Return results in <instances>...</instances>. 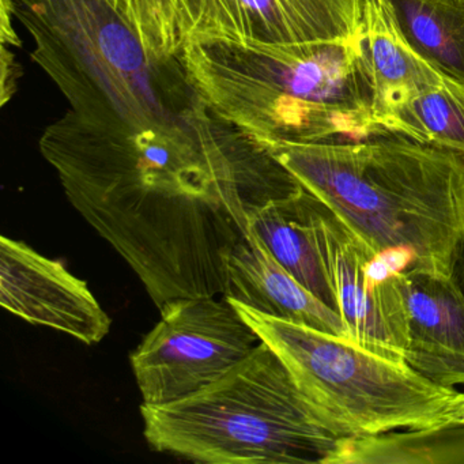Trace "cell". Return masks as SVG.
<instances>
[{
  "instance_id": "17",
  "label": "cell",
  "mask_w": 464,
  "mask_h": 464,
  "mask_svg": "<svg viewBox=\"0 0 464 464\" xmlns=\"http://www.w3.org/2000/svg\"><path fill=\"white\" fill-rule=\"evenodd\" d=\"M143 40L162 61L179 58L188 44L192 29V0H135Z\"/></svg>"
},
{
  "instance_id": "16",
  "label": "cell",
  "mask_w": 464,
  "mask_h": 464,
  "mask_svg": "<svg viewBox=\"0 0 464 464\" xmlns=\"http://www.w3.org/2000/svg\"><path fill=\"white\" fill-rule=\"evenodd\" d=\"M464 463V423L355 437L343 464Z\"/></svg>"
},
{
  "instance_id": "10",
  "label": "cell",
  "mask_w": 464,
  "mask_h": 464,
  "mask_svg": "<svg viewBox=\"0 0 464 464\" xmlns=\"http://www.w3.org/2000/svg\"><path fill=\"white\" fill-rule=\"evenodd\" d=\"M407 311L404 362L434 384L464 387V293L452 276L410 267L399 274Z\"/></svg>"
},
{
  "instance_id": "6",
  "label": "cell",
  "mask_w": 464,
  "mask_h": 464,
  "mask_svg": "<svg viewBox=\"0 0 464 464\" xmlns=\"http://www.w3.org/2000/svg\"><path fill=\"white\" fill-rule=\"evenodd\" d=\"M130 355L142 403L188 398L221 379L260 343L225 295L179 298Z\"/></svg>"
},
{
  "instance_id": "2",
  "label": "cell",
  "mask_w": 464,
  "mask_h": 464,
  "mask_svg": "<svg viewBox=\"0 0 464 464\" xmlns=\"http://www.w3.org/2000/svg\"><path fill=\"white\" fill-rule=\"evenodd\" d=\"M268 151L374 252L452 276L464 252V157L395 132Z\"/></svg>"
},
{
  "instance_id": "15",
  "label": "cell",
  "mask_w": 464,
  "mask_h": 464,
  "mask_svg": "<svg viewBox=\"0 0 464 464\" xmlns=\"http://www.w3.org/2000/svg\"><path fill=\"white\" fill-rule=\"evenodd\" d=\"M384 130L464 157V83L450 78L423 89L390 116Z\"/></svg>"
},
{
  "instance_id": "8",
  "label": "cell",
  "mask_w": 464,
  "mask_h": 464,
  "mask_svg": "<svg viewBox=\"0 0 464 464\" xmlns=\"http://www.w3.org/2000/svg\"><path fill=\"white\" fill-rule=\"evenodd\" d=\"M188 43L349 42L362 0H192Z\"/></svg>"
},
{
  "instance_id": "11",
  "label": "cell",
  "mask_w": 464,
  "mask_h": 464,
  "mask_svg": "<svg viewBox=\"0 0 464 464\" xmlns=\"http://www.w3.org/2000/svg\"><path fill=\"white\" fill-rule=\"evenodd\" d=\"M354 40L371 83L373 118L382 130L390 116L415 94L450 78L407 42L388 0H362Z\"/></svg>"
},
{
  "instance_id": "18",
  "label": "cell",
  "mask_w": 464,
  "mask_h": 464,
  "mask_svg": "<svg viewBox=\"0 0 464 464\" xmlns=\"http://www.w3.org/2000/svg\"><path fill=\"white\" fill-rule=\"evenodd\" d=\"M453 278L458 282L459 287L461 292L464 293V252L461 254L460 259L456 263L455 268H453Z\"/></svg>"
},
{
  "instance_id": "9",
  "label": "cell",
  "mask_w": 464,
  "mask_h": 464,
  "mask_svg": "<svg viewBox=\"0 0 464 464\" xmlns=\"http://www.w3.org/2000/svg\"><path fill=\"white\" fill-rule=\"evenodd\" d=\"M0 303L31 324L62 331L86 344L100 343L110 334L111 317L86 282L59 260L7 236L0 238Z\"/></svg>"
},
{
  "instance_id": "3",
  "label": "cell",
  "mask_w": 464,
  "mask_h": 464,
  "mask_svg": "<svg viewBox=\"0 0 464 464\" xmlns=\"http://www.w3.org/2000/svg\"><path fill=\"white\" fill-rule=\"evenodd\" d=\"M180 59L210 112L267 150L390 134L374 121L355 40L188 43Z\"/></svg>"
},
{
  "instance_id": "7",
  "label": "cell",
  "mask_w": 464,
  "mask_h": 464,
  "mask_svg": "<svg viewBox=\"0 0 464 464\" xmlns=\"http://www.w3.org/2000/svg\"><path fill=\"white\" fill-rule=\"evenodd\" d=\"M303 200L347 341L404 362L407 311L399 274L406 266L395 256L374 252L305 188Z\"/></svg>"
},
{
  "instance_id": "14",
  "label": "cell",
  "mask_w": 464,
  "mask_h": 464,
  "mask_svg": "<svg viewBox=\"0 0 464 464\" xmlns=\"http://www.w3.org/2000/svg\"><path fill=\"white\" fill-rule=\"evenodd\" d=\"M401 34L440 72L464 83V0H388Z\"/></svg>"
},
{
  "instance_id": "13",
  "label": "cell",
  "mask_w": 464,
  "mask_h": 464,
  "mask_svg": "<svg viewBox=\"0 0 464 464\" xmlns=\"http://www.w3.org/2000/svg\"><path fill=\"white\" fill-rule=\"evenodd\" d=\"M303 192L304 187L295 194L266 203L252 217L249 227L293 278L338 312L306 218Z\"/></svg>"
},
{
  "instance_id": "1",
  "label": "cell",
  "mask_w": 464,
  "mask_h": 464,
  "mask_svg": "<svg viewBox=\"0 0 464 464\" xmlns=\"http://www.w3.org/2000/svg\"><path fill=\"white\" fill-rule=\"evenodd\" d=\"M67 199L137 274L161 309L227 292L224 254L270 200L303 188L227 124L200 131L43 137Z\"/></svg>"
},
{
  "instance_id": "12",
  "label": "cell",
  "mask_w": 464,
  "mask_h": 464,
  "mask_svg": "<svg viewBox=\"0 0 464 464\" xmlns=\"http://www.w3.org/2000/svg\"><path fill=\"white\" fill-rule=\"evenodd\" d=\"M224 266L225 297L266 316L346 339V328L338 312L293 278L252 233L225 252Z\"/></svg>"
},
{
  "instance_id": "5",
  "label": "cell",
  "mask_w": 464,
  "mask_h": 464,
  "mask_svg": "<svg viewBox=\"0 0 464 464\" xmlns=\"http://www.w3.org/2000/svg\"><path fill=\"white\" fill-rule=\"evenodd\" d=\"M227 300L278 355L311 403L353 436L425 430L452 420L460 391L434 384L406 362L347 339Z\"/></svg>"
},
{
  "instance_id": "4",
  "label": "cell",
  "mask_w": 464,
  "mask_h": 464,
  "mask_svg": "<svg viewBox=\"0 0 464 464\" xmlns=\"http://www.w3.org/2000/svg\"><path fill=\"white\" fill-rule=\"evenodd\" d=\"M156 452L205 464H343L355 436L301 392L265 343L188 398L140 404Z\"/></svg>"
}]
</instances>
